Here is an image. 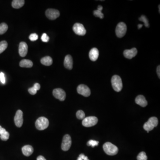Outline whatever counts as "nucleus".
<instances>
[{"instance_id":"obj_1","label":"nucleus","mask_w":160,"mask_h":160,"mask_svg":"<svg viewBox=\"0 0 160 160\" xmlns=\"http://www.w3.org/2000/svg\"><path fill=\"white\" fill-rule=\"evenodd\" d=\"M103 148L105 152L109 155H115L118 152V148L114 145L109 142L104 144Z\"/></svg>"},{"instance_id":"obj_2","label":"nucleus","mask_w":160,"mask_h":160,"mask_svg":"<svg viewBox=\"0 0 160 160\" xmlns=\"http://www.w3.org/2000/svg\"><path fill=\"white\" fill-rule=\"evenodd\" d=\"M112 87L115 91L119 92L121 91L123 87L122 80L118 75H114L111 79Z\"/></svg>"},{"instance_id":"obj_3","label":"nucleus","mask_w":160,"mask_h":160,"mask_svg":"<svg viewBox=\"0 0 160 160\" xmlns=\"http://www.w3.org/2000/svg\"><path fill=\"white\" fill-rule=\"evenodd\" d=\"M158 124V119L156 117H151L148 120V121L145 123L143 126L145 130L149 133L152 131L155 127L157 126Z\"/></svg>"},{"instance_id":"obj_4","label":"nucleus","mask_w":160,"mask_h":160,"mask_svg":"<svg viewBox=\"0 0 160 160\" xmlns=\"http://www.w3.org/2000/svg\"><path fill=\"white\" fill-rule=\"evenodd\" d=\"M49 125L48 119L44 116L39 117L36 120L35 123L36 128L39 131H43L47 128Z\"/></svg>"},{"instance_id":"obj_5","label":"nucleus","mask_w":160,"mask_h":160,"mask_svg":"<svg viewBox=\"0 0 160 160\" xmlns=\"http://www.w3.org/2000/svg\"><path fill=\"white\" fill-rule=\"evenodd\" d=\"M127 32V26L124 22H120L117 24L116 28V34L119 38L123 37Z\"/></svg>"},{"instance_id":"obj_6","label":"nucleus","mask_w":160,"mask_h":160,"mask_svg":"<svg viewBox=\"0 0 160 160\" xmlns=\"http://www.w3.org/2000/svg\"><path fill=\"white\" fill-rule=\"evenodd\" d=\"M98 122V119L94 116H88L86 117L82 121V124L86 127H90L95 126Z\"/></svg>"},{"instance_id":"obj_7","label":"nucleus","mask_w":160,"mask_h":160,"mask_svg":"<svg viewBox=\"0 0 160 160\" xmlns=\"http://www.w3.org/2000/svg\"><path fill=\"white\" fill-rule=\"evenodd\" d=\"M72 145L71 138L68 134L65 135L62 144V149L63 151H68L69 149Z\"/></svg>"},{"instance_id":"obj_8","label":"nucleus","mask_w":160,"mask_h":160,"mask_svg":"<svg viewBox=\"0 0 160 160\" xmlns=\"http://www.w3.org/2000/svg\"><path fill=\"white\" fill-rule=\"evenodd\" d=\"M73 29V31L76 34L79 36L85 35L86 33V30L84 25L79 23H76L74 25Z\"/></svg>"},{"instance_id":"obj_9","label":"nucleus","mask_w":160,"mask_h":160,"mask_svg":"<svg viewBox=\"0 0 160 160\" xmlns=\"http://www.w3.org/2000/svg\"><path fill=\"white\" fill-rule=\"evenodd\" d=\"M77 91L79 94L85 97H88L91 94V91L89 88L87 86L83 84L79 85L77 87Z\"/></svg>"},{"instance_id":"obj_10","label":"nucleus","mask_w":160,"mask_h":160,"mask_svg":"<svg viewBox=\"0 0 160 160\" xmlns=\"http://www.w3.org/2000/svg\"><path fill=\"white\" fill-rule=\"evenodd\" d=\"M53 96L60 101H64L66 98V93L63 89L60 88H55L53 92Z\"/></svg>"},{"instance_id":"obj_11","label":"nucleus","mask_w":160,"mask_h":160,"mask_svg":"<svg viewBox=\"0 0 160 160\" xmlns=\"http://www.w3.org/2000/svg\"><path fill=\"white\" fill-rule=\"evenodd\" d=\"M46 16L49 19L53 20L58 18L60 15L59 11L57 9L48 8L46 11Z\"/></svg>"},{"instance_id":"obj_12","label":"nucleus","mask_w":160,"mask_h":160,"mask_svg":"<svg viewBox=\"0 0 160 160\" xmlns=\"http://www.w3.org/2000/svg\"><path fill=\"white\" fill-rule=\"evenodd\" d=\"M14 122L18 127H21L23 123V112L21 110H18L14 116Z\"/></svg>"},{"instance_id":"obj_13","label":"nucleus","mask_w":160,"mask_h":160,"mask_svg":"<svg viewBox=\"0 0 160 160\" xmlns=\"http://www.w3.org/2000/svg\"><path fill=\"white\" fill-rule=\"evenodd\" d=\"M28 47L25 42H21L19 46V53L22 57H25L28 53Z\"/></svg>"},{"instance_id":"obj_14","label":"nucleus","mask_w":160,"mask_h":160,"mask_svg":"<svg viewBox=\"0 0 160 160\" xmlns=\"http://www.w3.org/2000/svg\"><path fill=\"white\" fill-rule=\"evenodd\" d=\"M138 53V51L135 48H133L131 49H126L125 50L123 53L124 56L126 58L131 59L133 58L136 56Z\"/></svg>"},{"instance_id":"obj_15","label":"nucleus","mask_w":160,"mask_h":160,"mask_svg":"<svg viewBox=\"0 0 160 160\" xmlns=\"http://www.w3.org/2000/svg\"><path fill=\"white\" fill-rule=\"evenodd\" d=\"M64 64L66 69L69 70L72 69L73 66V60L71 55H67L65 56Z\"/></svg>"},{"instance_id":"obj_16","label":"nucleus","mask_w":160,"mask_h":160,"mask_svg":"<svg viewBox=\"0 0 160 160\" xmlns=\"http://www.w3.org/2000/svg\"><path fill=\"white\" fill-rule=\"evenodd\" d=\"M135 102L137 104L143 107H146L148 104V102L145 99V97L142 95H138L137 97L135 99Z\"/></svg>"},{"instance_id":"obj_17","label":"nucleus","mask_w":160,"mask_h":160,"mask_svg":"<svg viewBox=\"0 0 160 160\" xmlns=\"http://www.w3.org/2000/svg\"><path fill=\"white\" fill-rule=\"evenodd\" d=\"M99 57V51L98 48H93L89 52V57L92 61L95 62L98 59Z\"/></svg>"},{"instance_id":"obj_18","label":"nucleus","mask_w":160,"mask_h":160,"mask_svg":"<svg viewBox=\"0 0 160 160\" xmlns=\"http://www.w3.org/2000/svg\"><path fill=\"white\" fill-rule=\"evenodd\" d=\"M23 154L26 156H29L33 154L34 148L31 145H26L22 148Z\"/></svg>"},{"instance_id":"obj_19","label":"nucleus","mask_w":160,"mask_h":160,"mask_svg":"<svg viewBox=\"0 0 160 160\" xmlns=\"http://www.w3.org/2000/svg\"><path fill=\"white\" fill-rule=\"evenodd\" d=\"M20 66L23 68H31L33 66V63L29 60L24 59L20 62Z\"/></svg>"},{"instance_id":"obj_20","label":"nucleus","mask_w":160,"mask_h":160,"mask_svg":"<svg viewBox=\"0 0 160 160\" xmlns=\"http://www.w3.org/2000/svg\"><path fill=\"white\" fill-rule=\"evenodd\" d=\"M24 0H13L12 3V6L13 8H20L23 6L25 4Z\"/></svg>"},{"instance_id":"obj_21","label":"nucleus","mask_w":160,"mask_h":160,"mask_svg":"<svg viewBox=\"0 0 160 160\" xmlns=\"http://www.w3.org/2000/svg\"><path fill=\"white\" fill-rule=\"evenodd\" d=\"M41 62L43 65L50 66L53 64V59L51 57L46 56L42 58L41 60Z\"/></svg>"},{"instance_id":"obj_22","label":"nucleus","mask_w":160,"mask_h":160,"mask_svg":"<svg viewBox=\"0 0 160 160\" xmlns=\"http://www.w3.org/2000/svg\"><path fill=\"white\" fill-rule=\"evenodd\" d=\"M9 134L8 132L6 131V129L2 128L1 130L0 131V138L1 140L6 141L9 138Z\"/></svg>"},{"instance_id":"obj_23","label":"nucleus","mask_w":160,"mask_h":160,"mask_svg":"<svg viewBox=\"0 0 160 160\" xmlns=\"http://www.w3.org/2000/svg\"><path fill=\"white\" fill-rule=\"evenodd\" d=\"M8 26L5 23H2L0 24V34H3L7 31Z\"/></svg>"},{"instance_id":"obj_24","label":"nucleus","mask_w":160,"mask_h":160,"mask_svg":"<svg viewBox=\"0 0 160 160\" xmlns=\"http://www.w3.org/2000/svg\"><path fill=\"white\" fill-rule=\"evenodd\" d=\"M8 47V43L5 41L0 42V54L2 53Z\"/></svg>"},{"instance_id":"obj_25","label":"nucleus","mask_w":160,"mask_h":160,"mask_svg":"<svg viewBox=\"0 0 160 160\" xmlns=\"http://www.w3.org/2000/svg\"><path fill=\"white\" fill-rule=\"evenodd\" d=\"M76 116L79 120H83L85 118V114L84 111L80 110L76 113Z\"/></svg>"},{"instance_id":"obj_26","label":"nucleus","mask_w":160,"mask_h":160,"mask_svg":"<svg viewBox=\"0 0 160 160\" xmlns=\"http://www.w3.org/2000/svg\"><path fill=\"white\" fill-rule=\"evenodd\" d=\"M139 20L140 21H142V22H143L144 23L145 25V27H147V28H149V21H148V19L146 18V17L145 15H142L139 18Z\"/></svg>"},{"instance_id":"obj_27","label":"nucleus","mask_w":160,"mask_h":160,"mask_svg":"<svg viewBox=\"0 0 160 160\" xmlns=\"http://www.w3.org/2000/svg\"><path fill=\"white\" fill-rule=\"evenodd\" d=\"M138 160H147V156L145 152H142L140 153L137 156Z\"/></svg>"},{"instance_id":"obj_28","label":"nucleus","mask_w":160,"mask_h":160,"mask_svg":"<svg viewBox=\"0 0 160 160\" xmlns=\"http://www.w3.org/2000/svg\"><path fill=\"white\" fill-rule=\"evenodd\" d=\"M99 142L97 141H95V140H89L87 142L88 146H91L92 147H94L96 146H98V145Z\"/></svg>"},{"instance_id":"obj_29","label":"nucleus","mask_w":160,"mask_h":160,"mask_svg":"<svg viewBox=\"0 0 160 160\" xmlns=\"http://www.w3.org/2000/svg\"><path fill=\"white\" fill-rule=\"evenodd\" d=\"M93 14L94 16L96 17L100 18L101 19H103L104 18L103 13H102V11H98V10H95L93 11Z\"/></svg>"},{"instance_id":"obj_30","label":"nucleus","mask_w":160,"mask_h":160,"mask_svg":"<svg viewBox=\"0 0 160 160\" xmlns=\"http://www.w3.org/2000/svg\"><path fill=\"white\" fill-rule=\"evenodd\" d=\"M38 38V36L36 34H32L29 36V39L31 41H35Z\"/></svg>"},{"instance_id":"obj_31","label":"nucleus","mask_w":160,"mask_h":160,"mask_svg":"<svg viewBox=\"0 0 160 160\" xmlns=\"http://www.w3.org/2000/svg\"><path fill=\"white\" fill-rule=\"evenodd\" d=\"M41 40L42 41L44 42H48V41L49 40V37L46 34V33H44L42 34V36L41 37Z\"/></svg>"},{"instance_id":"obj_32","label":"nucleus","mask_w":160,"mask_h":160,"mask_svg":"<svg viewBox=\"0 0 160 160\" xmlns=\"http://www.w3.org/2000/svg\"><path fill=\"white\" fill-rule=\"evenodd\" d=\"M37 90L34 87V86L33 87L30 88H29L28 89V91H29V93L31 95H35L37 93Z\"/></svg>"},{"instance_id":"obj_33","label":"nucleus","mask_w":160,"mask_h":160,"mask_svg":"<svg viewBox=\"0 0 160 160\" xmlns=\"http://www.w3.org/2000/svg\"><path fill=\"white\" fill-rule=\"evenodd\" d=\"M0 80H1V81L2 84H4L6 83L5 74L2 72L0 73Z\"/></svg>"},{"instance_id":"obj_34","label":"nucleus","mask_w":160,"mask_h":160,"mask_svg":"<svg viewBox=\"0 0 160 160\" xmlns=\"http://www.w3.org/2000/svg\"><path fill=\"white\" fill-rule=\"evenodd\" d=\"M79 156L81 157L82 160H89L88 159V157L87 156H86L84 154H81Z\"/></svg>"},{"instance_id":"obj_35","label":"nucleus","mask_w":160,"mask_h":160,"mask_svg":"<svg viewBox=\"0 0 160 160\" xmlns=\"http://www.w3.org/2000/svg\"><path fill=\"white\" fill-rule=\"evenodd\" d=\"M34 87L36 88L37 91L39 90V89H40V88H41V86H40V84H39V83H35V84L34 85Z\"/></svg>"},{"instance_id":"obj_36","label":"nucleus","mask_w":160,"mask_h":160,"mask_svg":"<svg viewBox=\"0 0 160 160\" xmlns=\"http://www.w3.org/2000/svg\"><path fill=\"white\" fill-rule=\"evenodd\" d=\"M160 65H158V67L157 68V69H156V72H157V75H158V77L160 78Z\"/></svg>"},{"instance_id":"obj_37","label":"nucleus","mask_w":160,"mask_h":160,"mask_svg":"<svg viewBox=\"0 0 160 160\" xmlns=\"http://www.w3.org/2000/svg\"><path fill=\"white\" fill-rule=\"evenodd\" d=\"M36 160H46V158L44 157V156H39L37 157Z\"/></svg>"},{"instance_id":"obj_38","label":"nucleus","mask_w":160,"mask_h":160,"mask_svg":"<svg viewBox=\"0 0 160 160\" xmlns=\"http://www.w3.org/2000/svg\"><path fill=\"white\" fill-rule=\"evenodd\" d=\"M103 9V7L102 6H98V9L97 10H98V11H102Z\"/></svg>"},{"instance_id":"obj_39","label":"nucleus","mask_w":160,"mask_h":160,"mask_svg":"<svg viewBox=\"0 0 160 160\" xmlns=\"http://www.w3.org/2000/svg\"><path fill=\"white\" fill-rule=\"evenodd\" d=\"M142 26V24H139L138 25V29H141Z\"/></svg>"},{"instance_id":"obj_40","label":"nucleus","mask_w":160,"mask_h":160,"mask_svg":"<svg viewBox=\"0 0 160 160\" xmlns=\"http://www.w3.org/2000/svg\"><path fill=\"white\" fill-rule=\"evenodd\" d=\"M77 160H82V159H81V157H80L79 156V157H78V158H77Z\"/></svg>"},{"instance_id":"obj_41","label":"nucleus","mask_w":160,"mask_h":160,"mask_svg":"<svg viewBox=\"0 0 160 160\" xmlns=\"http://www.w3.org/2000/svg\"><path fill=\"white\" fill-rule=\"evenodd\" d=\"M160 5H159V13H160Z\"/></svg>"},{"instance_id":"obj_42","label":"nucleus","mask_w":160,"mask_h":160,"mask_svg":"<svg viewBox=\"0 0 160 160\" xmlns=\"http://www.w3.org/2000/svg\"><path fill=\"white\" fill-rule=\"evenodd\" d=\"M1 128H2V127H1V126H0V131L1 130Z\"/></svg>"}]
</instances>
